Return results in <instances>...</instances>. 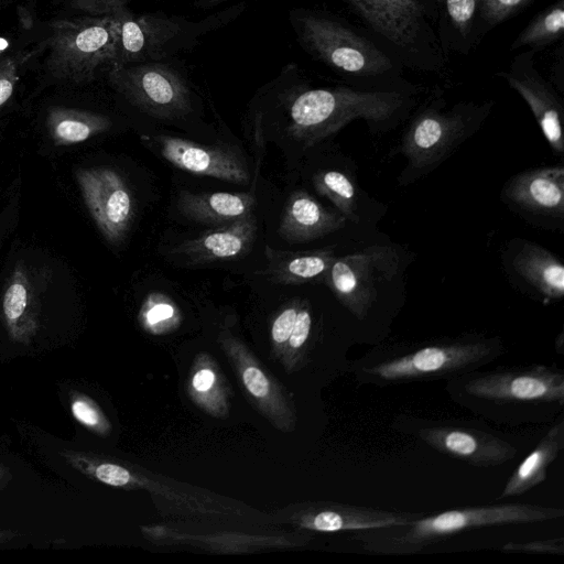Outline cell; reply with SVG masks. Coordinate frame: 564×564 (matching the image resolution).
Instances as JSON below:
<instances>
[{"label":"cell","instance_id":"1f68e13d","mask_svg":"<svg viewBox=\"0 0 564 564\" xmlns=\"http://www.w3.org/2000/svg\"><path fill=\"white\" fill-rule=\"evenodd\" d=\"M299 307L293 305L284 308L272 325V338L281 344L289 339L295 324Z\"/></svg>","mask_w":564,"mask_h":564},{"label":"cell","instance_id":"5bb4252c","mask_svg":"<svg viewBox=\"0 0 564 564\" xmlns=\"http://www.w3.org/2000/svg\"><path fill=\"white\" fill-rule=\"evenodd\" d=\"M156 144L162 156L183 171L240 185L250 180L246 160L231 148L169 135L158 137Z\"/></svg>","mask_w":564,"mask_h":564},{"label":"cell","instance_id":"277c9868","mask_svg":"<svg viewBox=\"0 0 564 564\" xmlns=\"http://www.w3.org/2000/svg\"><path fill=\"white\" fill-rule=\"evenodd\" d=\"M303 47L348 86L361 89L416 90L421 86L408 80L405 68L364 30L340 17L303 12L296 18Z\"/></svg>","mask_w":564,"mask_h":564},{"label":"cell","instance_id":"30bf717a","mask_svg":"<svg viewBox=\"0 0 564 564\" xmlns=\"http://www.w3.org/2000/svg\"><path fill=\"white\" fill-rule=\"evenodd\" d=\"M400 256L390 246H370L358 252L336 257L324 283L358 319L368 317L381 291L397 279Z\"/></svg>","mask_w":564,"mask_h":564},{"label":"cell","instance_id":"e575fe53","mask_svg":"<svg viewBox=\"0 0 564 564\" xmlns=\"http://www.w3.org/2000/svg\"><path fill=\"white\" fill-rule=\"evenodd\" d=\"M247 389L256 397H264L269 392V382L261 370L249 367L243 372Z\"/></svg>","mask_w":564,"mask_h":564},{"label":"cell","instance_id":"3957f363","mask_svg":"<svg viewBox=\"0 0 564 564\" xmlns=\"http://www.w3.org/2000/svg\"><path fill=\"white\" fill-rule=\"evenodd\" d=\"M422 90L361 89L348 85L307 89L291 102L288 132L308 148L358 119L371 131L387 130L410 115Z\"/></svg>","mask_w":564,"mask_h":564},{"label":"cell","instance_id":"6da1fadb","mask_svg":"<svg viewBox=\"0 0 564 564\" xmlns=\"http://www.w3.org/2000/svg\"><path fill=\"white\" fill-rule=\"evenodd\" d=\"M445 392L455 404L498 425L542 424L564 408V372L544 364L479 368L446 380Z\"/></svg>","mask_w":564,"mask_h":564},{"label":"cell","instance_id":"60d3db41","mask_svg":"<svg viewBox=\"0 0 564 564\" xmlns=\"http://www.w3.org/2000/svg\"><path fill=\"white\" fill-rule=\"evenodd\" d=\"M206 2H218V1H221V0H204Z\"/></svg>","mask_w":564,"mask_h":564},{"label":"cell","instance_id":"cb8c5ba5","mask_svg":"<svg viewBox=\"0 0 564 564\" xmlns=\"http://www.w3.org/2000/svg\"><path fill=\"white\" fill-rule=\"evenodd\" d=\"M256 203L253 193H189L183 191L177 197L180 213L196 223L221 225L252 213Z\"/></svg>","mask_w":564,"mask_h":564},{"label":"cell","instance_id":"7a4b0ae2","mask_svg":"<svg viewBox=\"0 0 564 564\" xmlns=\"http://www.w3.org/2000/svg\"><path fill=\"white\" fill-rule=\"evenodd\" d=\"M499 336L465 333L420 341L379 345L352 362L360 384L380 388L448 380L482 368L505 354Z\"/></svg>","mask_w":564,"mask_h":564},{"label":"cell","instance_id":"f546056e","mask_svg":"<svg viewBox=\"0 0 564 564\" xmlns=\"http://www.w3.org/2000/svg\"><path fill=\"white\" fill-rule=\"evenodd\" d=\"M70 411L77 422L91 430H100L104 426L101 414L96 404L82 393H73L70 397Z\"/></svg>","mask_w":564,"mask_h":564},{"label":"cell","instance_id":"d6986e66","mask_svg":"<svg viewBox=\"0 0 564 564\" xmlns=\"http://www.w3.org/2000/svg\"><path fill=\"white\" fill-rule=\"evenodd\" d=\"M510 265L513 273L530 286L543 303L550 304L563 299L564 265L551 251L531 241L520 240Z\"/></svg>","mask_w":564,"mask_h":564},{"label":"cell","instance_id":"52a82bcc","mask_svg":"<svg viewBox=\"0 0 564 564\" xmlns=\"http://www.w3.org/2000/svg\"><path fill=\"white\" fill-rule=\"evenodd\" d=\"M494 105L492 99L448 105L440 91L431 94L413 111L402 134L399 152L408 164L399 183L415 182L443 163L476 133Z\"/></svg>","mask_w":564,"mask_h":564},{"label":"cell","instance_id":"2e32d148","mask_svg":"<svg viewBox=\"0 0 564 564\" xmlns=\"http://www.w3.org/2000/svg\"><path fill=\"white\" fill-rule=\"evenodd\" d=\"M256 234L257 221L251 213L182 241L169 253L186 264L239 259L250 251Z\"/></svg>","mask_w":564,"mask_h":564},{"label":"cell","instance_id":"d4e9b609","mask_svg":"<svg viewBox=\"0 0 564 564\" xmlns=\"http://www.w3.org/2000/svg\"><path fill=\"white\" fill-rule=\"evenodd\" d=\"M48 133L57 145L84 142L111 127L108 117L90 111L54 107L47 115Z\"/></svg>","mask_w":564,"mask_h":564},{"label":"cell","instance_id":"7c38bea8","mask_svg":"<svg viewBox=\"0 0 564 564\" xmlns=\"http://www.w3.org/2000/svg\"><path fill=\"white\" fill-rule=\"evenodd\" d=\"M76 182L84 203L104 238L120 245L134 217V199L124 178L109 167L78 169Z\"/></svg>","mask_w":564,"mask_h":564},{"label":"cell","instance_id":"ac0fdd59","mask_svg":"<svg viewBox=\"0 0 564 564\" xmlns=\"http://www.w3.org/2000/svg\"><path fill=\"white\" fill-rule=\"evenodd\" d=\"M346 218L304 191L293 192L284 206L279 236L291 243L308 242L341 229Z\"/></svg>","mask_w":564,"mask_h":564},{"label":"cell","instance_id":"ba28073f","mask_svg":"<svg viewBox=\"0 0 564 564\" xmlns=\"http://www.w3.org/2000/svg\"><path fill=\"white\" fill-rule=\"evenodd\" d=\"M52 30L47 68L55 78L87 82L102 65L115 64L119 40L115 17L58 20Z\"/></svg>","mask_w":564,"mask_h":564},{"label":"cell","instance_id":"ffe728a7","mask_svg":"<svg viewBox=\"0 0 564 564\" xmlns=\"http://www.w3.org/2000/svg\"><path fill=\"white\" fill-rule=\"evenodd\" d=\"M2 318L11 339L29 344L40 325V306L30 275L17 264L2 296Z\"/></svg>","mask_w":564,"mask_h":564},{"label":"cell","instance_id":"4316f807","mask_svg":"<svg viewBox=\"0 0 564 564\" xmlns=\"http://www.w3.org/2000/svg\"><path fill=\"white\" fill-rule=\"evenodd\" d=\"M313 185L346 219L359 224L358 192L346 173L337 170L319 171L313 176Z\"/></svg>","mask_w":564,"mask_h":564},{"label":"cell","instance_id":"4dcf8cb0","mask_svg":"<svg viewBox=\"0 0 564 564\" xmlns=\"http://www.w3.org/2000/svg\"><path fill=\"white\" fill-rule=\"evenodd\" d=\"M129 0H74L73 7L93 17H117L128 10Z\"/></svg>","mask_w":564,"mask_h":564},{"label":"cell","instance_id":"d6a6232c","mask_svg":"<svg viewBox=\"0 0 564 564\" xmlns=\"http://www.w3.org/2000/svg\"><path fill=\"white\" fill-rule=\"evenodd\" d=\"M18 82L17 66L11 59L0 62V107L12 96Z\"/></svg>","mask_w":564,"mask_h":564},{"label":"cell","instance_id":"484cf974","mask_svg":"<svg viewBox=\"0 0 564 564\" xmlns=\"http://www.w3.org/2000/svg\"><path fill=\"white\" fill-rule=\"evenodd\" d=\"M564 35V0H556L536 13L510 45L511 51L527 47L535 53L561 41Z\"/></svg>","mask_w":564,"mask_h":564},{"label":"cell","instance_id":"74e56055","mask_svg":"<svg viewBox=\"0 0 564 564\" xmlns=\"http://www.w3.org/2000/svg\"><path fill=\"white\" fill-rule=\"evenodd\" d=\"M12 479V474L10 469L0 463V489L9 484Z\"/></svg>","mask_w":564,"mask_h":564},{"label":"cell","instance_id":"ab89813d","mask_svg":"<svg viewBox=\"0 0 564 564\" xmlns=\"http://www.w3.org/2000/svg\"><path fill=\"white\" fill-rule=\"evenodd\" d=\"M563 346H564V336L563 332H561L555 339V349L558 354H563Z\"/></svg>","mask_w":564,"mask_h":564},{"label":"cell","instance_id":"9c48e42d","mask_svg":"<svg viewBox=\"0 0 564 564\" xmlns=\"http://www.w3.org/2000/svg\"><path fill=\"white\" fill-rule=\"evenodd\" d=\"M394 425L398 431L416 436L433 449L477 468L501 466L518 453L509 441L469 422L401 414Z\"/></svg>","mask_w":564,"mask_h":564},{"label":"cell","instance_id":"d590c367","mask_svg":"<svg viewBox=\"0 0 564 564\" xmlns=\"http://www.w3.org/2000/svg\"><path fill=\"white\" fill-rule=\"evenodd\" d=\"M174 308L170 303L156 302L148 310L145 317L149 324L154 325L172 317Z\"/></svg>","mask_w":564,"mask_h":564},{"label":"cell","instance_id":"8d00e7d4","mask_svg":"<svg viewBox=\"0 0 564 564\" xmlns=\"http://www.w3.org/2000/svg\"><path fill=\"white\" fill-rule=\"evenodd\" d=\"M215 380V375L208 369L198 371L193 378V386L198 391L208 390Z\"/></svg>","mask_w":564,"mask_h":564},{"label":"cell","instance_id":"8992f818","mask_svg":"<svg viewBox=\"0 0 564 564\" xmlns=\"http://www.w3.org/2000/svg\"><path fill=\"white\" fill-rule=\"evenodd\" d=\"M364 31L405 69L443 75L448 61L442 51L435 13L426 0H339Z\"/></svg>","mask_w":564,"mask_h":564},{"label":"cell","instance_id":"603a6c76","mask_svg":"<svg viewBox=\"0 0 564 564\" xmlns=\"http://www.w3.org/2000/svg\"><path fill=\"white\" fill-rule=\"evenodd\" d=\"M426 1L435 13L437 37L446 59L470 54L475 50L473 26L480 0Z\"/></svg>","mask_w":564,"mask_h":564},{"label":"cell","instance_id":"e0dca14e","mask_svg":"<svg viewBox=\"0 0 564 564\" xmlns=\"http://www.w3.org/2000/svg\"><path fill=\"white\" fill-rule=\"evenodd\" d=\"M115 18L119 22V40L113 65L127 66L155 58L178 31V25L169 19L134 15L129 10Z\"/></svg>","mask_w":564,"mask_h":564},{"label":"cell","instance_id":"4fadbf2b","mask_svg":"<svg viewBox=\"0 0 564 564\" xmlns=\"http://www.w3.org/2000/svg\"><path fill=\"white\" fill-rule=\"evenodd\" d=\"M535 52L525 50L518 53L507 69L499 70L501 77L517 91L531 109L545 140L556 155H563V99L535 67Z\"/></svg>","mask_w":564,"mask_h":564},{"label":"cell","instance_id":"5b68a950","mask_svg":"<svg viewBox=\"0 0 564 564\" xmlns=\"http://www.w3.org/2000/svg\"><path fill=\"white\" fill-rule=\"evenodd\" d=\"M563 516L562 508L503 502L423 513L406 523L355 531L352 538L369 553L411 555L469 530L545 522Z\"/></svg>","mask_w":564,"mask_h":564},{"label":"cell","instance_id":"8fae6325","mask_svg":"<svg viewBox=\"0 0 564 564\" xmlns=\"http://www.w3.org/2000/svg\"><path fill=\"white\" fill-rule=\"evenodd\" d=\"M109 79L132 105L155 118L176 119L192 110L187 85L165 64L112 65Z\"/></svg>","mask_w":564,"mask_h":564},{"label":"cell","instance_id":"836d02e7","mask_svg":"<svg viewBox=\"0 0 564 564\" xmlns=\"http://www.w3.org/2000/svg\"><path fill=\"white\" fill-rule=\"evenodd\" d=\"M312 326V317L306 307L299 310L294 327L289 337L290 344L294 348L301 347L308 338Z\"/></svg>","mask_w":564,"mask_h":564},{"label":"cell","instance_id":"f35d334b","mask_svg":"<svg viewBox=\"0 0 564 564\" xmlns=\"http://www.w3.org/2000/svg\"><path fill=\"white\" fill-rule=\"evenodd\" d=\"M17 532L11 530L0 529V544L13 540L17 536Z\"/></svg>","mask_w":564,"mask_h":564},{"label":"cell","instance_id":"83f0119b","mask_svg":"<svg viewBox=\"0 0 564 564\" xmlns=\"http://www.w3.org/2000/svg\"><path fill=\"white\" fill-rule=\"evenodd\" d=\"M534 0H480L473 26L476 48L484 37L499 24L525 10Z\"/></svg>","mask_w":564,"mask_h":564},{"label":"cell","instance_id":"44dd1931","mask_svg":"<svg viewBox=\"0 0 564 564\" xmlns=\"http://www.w3.org/2000/svg\"><path fill=\"white\" fill-rule=\"evenodd\" d=\"M564 448V417H556L536 446L508 478L499 499L519 497L546 479L547 469Z\"/></svg>","mask_w":564,"mask_h":564},{"label":"cell","instance_id":"f1b7e54d","mask_svg":"<svg viewBox=\"0 0 564 564\" xmlns=\"http://www.w3.org/2000/svg\"><path fill=\"white\" fill-rule=\"evenodd\" d=\"M503 552L510 553H532V554H550L563 555L564 554V539L549 538L536 539L527 542L510 541L505 543L501 547Z\"/></svg>","mask_w":564,"mask_h":564},{"label":"cell","instance_id":"9a60e30c","mask_svg":"<svg viewBox=\"0 0 564 564\" xmlns=\"http://www.w3.org/2000/svg\"><path fill=\"white\" fill-rule=\"evenodd\" d=\"M502 198L522 215L562 223L563 165L536 167L516 174L506 183Z\"/></svg>","mask_w":564,"mask_h":564},{"label":"cell","instance_id":"7402d4cb","mask_svg":"<svg viewBox=\"0 0 564 564\" xmlns=\"http://www.w3.org/2000/svg\"><path fill=\"white\" fill-rule=\"evenodd\" d=\"M268 265L262 272L279 284H303L324 282V278L336 258L334 247L304 251L275 250L265 246Z\"/></svg>","mask_w":564,"mask_h":564}]
</instances>
